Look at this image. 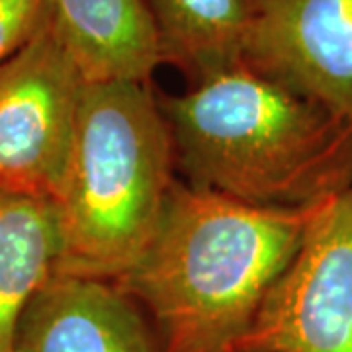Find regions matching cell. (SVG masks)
<instances>
[{
  "mask_svg": "<svg viewBox=\"0 0 352 352\" xmlns=\"http://www.w3.org/2000/svg\"><path fill=\"white\" fill-rule=\"evenodd\" d=\"M319 204L254 206L176 182L149 245L113 284L149 317L163 352H226L249 333Z\"/></svg>",
  "mask_w": 352,
  "mask_h": 352,
  "instance_id": "6da1fadb",
  "label": "cell"
},
{
  "mask_svg": "<svg viewBox=\"0 0 352 352\" xmlns=\"http://www.w3.org/2000/svg\"><path fill=\"white\" fill-rule=\"evenodd\" d=\"M159 104L192 186L303 208L352 184L351 124L243 63Z\"/></svg>",
  "mask_w": 352,
  "mask_h": 352,
  "instance_id": "7a4b0ae2",
  "label": "cell"
},
{
  "mask_svg": "<svg viewBox=\"0 0 352 352\" xmlns=\"http://www.w3.org/2000/svg\"><path fill=\"white\" fill-rule=\"evenodd\" d=\"M176 149L149 82H87L55 200L53 274L116 282L149 245L175 188Z\"/></svg>",
  "mask_w": 352,
  "mask_h": 352,
  "instance_id": "3957f363",
  "label": "cell"
},
{
  "mask_svg": "<svg viewBox=\"0 0 352 352\" xmlns=\"http://www.w3.org/2000/svg\"><path fill=\"white\" fill-rule=\"evenodd\" d=\"M87 80L50 20L0 65V194L57 200Z\"/></svg>",
  "mask_w": 352,
  "mask_h": 352,
  "instance_id": "277c9868",
  "label": "cell"
},
{
  "mask_svg": "<svg viewBox=\"0 0 352 352\" xmlns=\"http://www.w3.org/2000/svg\"><path fill=\"white\" fill-rule=\"evenodd\" d=\"M239 349L352 352V184L315 210Z\"/></svg>",
  "mask_w": 352,
  "mask_h": 352,
  "instance_id": "5b68a950",
  "label": "cell"
},
{
  "mask_svg": "<svg viewBox=\"0 0 352 352\" xmlns=\"http://www.w3.org/2000/svg\"><path fill=\"white\" fill-rule=\"evenodd\" d=\"M241 63L352 126V0H251Z\"/></svg>",
  "mask_w": 352,
  "mask_h": 352,
  "instance_id": "8992f818",
  "label": "cell"
},
{
  "mask_svg": "<svg viewBox=\"0 0 352 352\" xmlns=\"http://www.w3.org/2000/svg\"><path fill=\"white\" fill-rule=\"evenodd\" d=\"M14 352H163V344L113 282L51 274L22 311Z\"/></svg>",
  "mask_w": 352,
  "mask_h": 352,
  "instance_id": "52a82bcc",
  "label": "cell"
},
{
  "mask_svg": "<svg viewBox=\"0 0 352 352\" xmlns=\"http://www.w3.org/2000/svg\"><path fill=\"white\" fill-rule=\"evenodd\" d=\"M50 20L87 82H149L163 63L147 0H47Z\"/></svg>",
  "mask_w": 352,
  "mask_h": 352,
  "instance_id": "ba28073f",
  "label": "cell"
},
{
  "mask_svg": "<svg viewBox=\"0 0 352 352\" xmlns=\"http://www.w3.org/2000/svg\"><path fill=\"white\" fill-rule=\"evenodd\" d=\"M61 252L53 200L0 194V352H14L16 327Z\"/></svg>",
  "mask_w": 352,
  "mask_h": 352,
  "instance_id": "9c48e42d",
  "label": "cell"
},
{
  "mask_svg": "<svg viewBox=\"0 0 352 352\" xmlns=\"http://www.w3.org/2000/svg\"><path fill=\"white\" fill-rule=\"evenodd\" d=\"M163 63L192 85L241 65L251 0H147Z\"/></svg>",
  "mask_w": 352,
  "mask_h": 352,
  "instance_id": "30bf717a",
  "label": "cell"
},
{
  "mask_svg": "<svg viewBox=\"0 0 352 352\" xmlns=\"http://www.w3.org/2000/svg\"><path fill=\"white\" fill-rule=\"evenodd\" d=\"M47 6V0H0V65L38 30Z\"/></svg>",
  "mask_w": 352,
  "mask_h": 352,
  "instance_id": "8fae6325",
  "label": "cell"
},
{
  "mask_svg": "<svg viewBox=\"0 0 352 352\" xmlns=\"http://www.w3.org/2000/svg\"><path fill=\"white\" fill-rule=\"evenodd\" d=\"M226 352H258V351H249V349H239V346H233V349H229Z\"/></svg>",
  "mask_w": 352,
  "mask_h": 352,
  "instance_id": "7c38bea8",
  "label": "cell"
}]
</instances>
